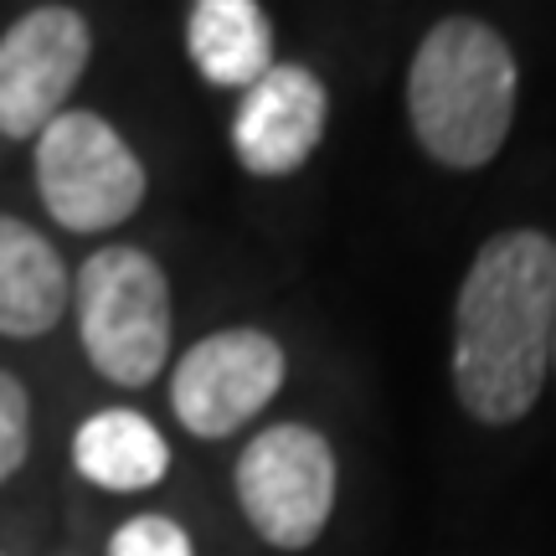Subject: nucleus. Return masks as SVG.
I'll use <instances>...</instances> for the list:
<instances>
[{
	"label": "nucleus",
	"mask_w": 556,
	"mask_h": 556,
	"mask_svg": "<svg viewBox=\"0 0 556 556\" xmlns=\"http://www.w3.org/2000/svg\"><path fill=\"white\" fill-rule=\"evenodd\" d=\"M37 191L67 232H114L144 206V165L93 109H62L37 135Z\"/></svg>",
	"instance_id": "4"
},
{
	"label": "nucleus",
	"mask_w": 556,
	"mask_h": 556,
	"mask_svg": "<svg viewBox=\"0 0 556 556\" xmlns=\"http://www.w3.org/2000/svg\"><path fill=\"white\" fill-rule=\"evenodd\" d=\"M186 52L212 88H253L274 67V26L258 0H197L186 21Z\"/></svg>",
	"instance_id": "10"
},
{
	"label": "nucleus",
	"mask_w": 556,
	"mask_h": 556,
	"mask_svg": "<svg viewBox=\"0 0 556 556\" xmlns=\"http://www.w3.org/2000/svg\"><path fill=\"white\" fill-rule=\"evenodd\" d=\"M238 505L278 552L315 546L336 510V454L304 422L263 428L238 458Z\"/></svg>",
	"instance_id": "5"
},
{
	"label": "nucleus",
	"mask_w": 556,
	"mask_h": 556,
	"mask_svg": "<svg viewBox=\"0 0 556 556\" xmlns=\"http://www.w3.org/2000/svg\"><path fill=\"white\" fill-rule=\"evenodd\" d=\"M407 119L417 144L448 170H479L500 155L516 119V58L495 26L448 16L417 41Z\"/></svg>",
	"instance_id": "2"
},
{
	"label": "nucleus",
	"mask_w": 556,
	"mask_h": 556,
	"mask_svg": "<svg viewBox=\"0 0 556 556\" xmlns=\"http://www.w3.org/2000/svg\"><path fill=\"white\" fill-rule=\"evenodd\" d=\"M67 299L73 278L58 248L21 217H0V336H47L62 319Z\"/></svg>",
	"instance_id": "9"
},
{
	"label": "nucleus",
	"mask_w": 556,
	"mask_h": 556,
	"mask_svg": "<svg viewBox=\"0 0 556 556\" xmlns=\"http://www.w3.org/2000/svg\"><path fill=\"white\" fill-rule=\"evenodd\" d=\"M109 556H197V552H191V536L170 516H135L114 531Z\"/></svg>",
	"instance_id": "13"
},
{
	"label": "nucleus",
	"mask_w": 556,
	"mask_h": 556,
	"mask_svg": "<svg viewBox=\"0 0 556 556\" xmlns=\"http://www.w3.org/2000/svg\"><path fill=\"white\" fill-rule=\"evenodd\" d=\"M556 330V242L500 232L479 248L454 304V392L464 413L505 428L536 407Z\"/></svg>",
	"instance_id": "1"
},
{
	"label": "nucleus",
	"mask_w": 556,
	"mask_h": 556,
	"mask_svg": "<svg viewBox=\"0 0 556 556\" xmlns=\"http://www.w3.org/2000/svg\"><path fill=\"white\" fill-rule=\"evenodd\" d=\"M93 58V31L73 5H37L0 37V135L37 139L67 109Z\"/></svg>",
	"instance_id": "7"
},
{
	"label": "nucleus",
	"mask_w": 556,
	"mask_h": 556,
	"mask_svg": "<svg viewBox=\"0 0 556 556\" xmlns=\"http://www.w3.org/2000/svg\"><path fill=\"white\" fill-rule=\"evenodd\" d=\"M83 356L114 387H150L170 356V283L144 248H99L73 278Z\"/></svg>",
	"instance_id": "3"
},
{
	"label": "nucleus",
	"mask_w": 556,
	"mask_h": 556,
	"mask_svg": "<svg viewBox=\"0 0 556 556\" xmlns=\"http://www.w3.org/2000/svg\"><path fill=\"white\" fill-rule=\"evenodd\" d=\"M552 366H556V330H552Z\"/></svg>",
	"instance_id": "14"
},
{
	"label": "nucleus",
	"mask_w": 556,
	"mask_h": 556,
	"mask_svg": "<svg viewBox=\"0 0 556 556\" xmlns=\"http://www.w3.org/2000/svg\"><path fill=\"white\" fill-rule=\"evenodd\" d=\"M283 345L263 330H217L197 340L176 361L170 377V407L180 428L197 438L238 433L248 417H258L283 387Z\"/></svg>",
	"instance_id": "6"
},
{
	"label": "nucleus",
	"mask_w": 556,
	"mask_h": 556,
	"mask_svg": "<svg viewBox=\"0 0 556 556\" xmlns=\"http://www.w3.org/2000/svg\"><path fill=\"white\" fill-rule=\"evenodd\" d=\"M31 454V397L11 371H0V484Z\"/></svg>",
	"instance_id": "12"
},
{
	"label": "nucleus",
	"mask_w": 556,
	"mask_h": 556,
	"mask_svg": "<svg viewBox=\"0 0 556 556\" xmlns=\"http://www.w3.org/2000/svg\"><path fill=\"white\" fill-rule=\"evenodd\" d=\"M325 119H330L325 83L299 62H274L242 93L238 119H232V150H238L242 170L253 176H294L319 150Z\"/></svg>",
	"instance_id": "8"
},
{
	"label": "nucleus",
	"mask_w": 556,
	"mask_h": 556,
	"mask_svg": "<svg viewBox=\"0 0 556 556\" xmlns=\"http://www.w3.org/2000/svg\"><path fill=\"white\" fill-rule=\"evenodd\" d=\"M73 469L99 490L114 495H135V490H155L165 469H170V448L160 428L144 413L129 407H103L73 433Z\"/></svg>",
	"instance_id": "11"
}]
</instances>
